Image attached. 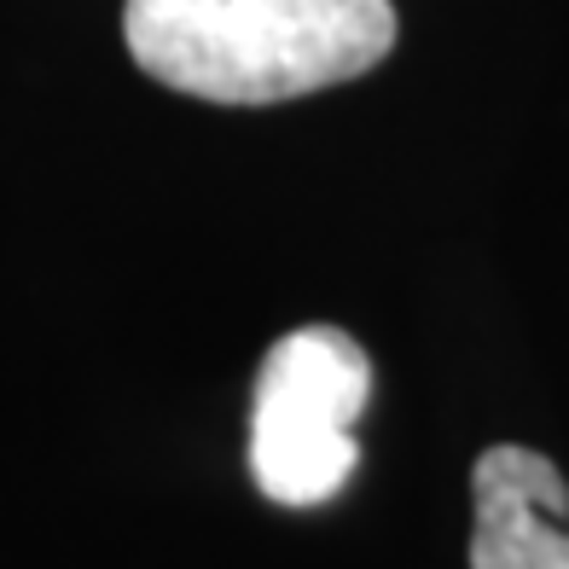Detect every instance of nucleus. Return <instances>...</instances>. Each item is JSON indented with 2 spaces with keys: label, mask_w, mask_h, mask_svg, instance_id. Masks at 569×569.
<instances>
[{
  "label": "nucleus",
  "mask_w": 569,
  "mask_h": 569,
  "mask_svg": "<svg viewBox=\"0 0 569 569\" xmlns=\"http://www.w3.org/2000/svg\"><path fill=\"white\" fill-rule=\"evenodd\" d=\"M396 0H128L122 41L151 82L210 106H284L378 70Z\"/></svg>",
  "instance_id": "obj_1"
},
{
  "label": "nucleus",
  "mask_w": 569,
  "mask_h": 569,
  "mask_svg": "<svg viewBox=\"0 0 569 569\" xmlns=\"http://www.w3.org/2000/svg\"><path fill=\"white\" fill-rule=\"evenodd\" d=\"M372 360L343 326H297L262 355L250 401V477L273 506H326L355 477V425Z\"/></svg>",
  "instance_id": "obj_2"
},
{
  "label": "nucleus",
  "mask_w": 569,
  "mask_h": 569,
  "mask_svg": "<svg viewBox=\"0 0 569 569\" xmlns=\"http://www.w3.org/2000/svg\"><path fill=\"white\" fill-rule=\"evenodd\" d=\"M569 482L523 442L471 465V569H569Z\"/></svg>",
  "instance_id": "obj_3"
}]
</instances>
